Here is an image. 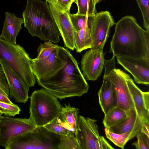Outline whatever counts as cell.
I'll use <instances>...</instances> for the list:
<instances>
[{
  "instance_id": "6da1fadb",
  "label": "cell",
  "mask_w": 149,
  "mask_h": 149,
  "mask_svg": "<svg viewBox=\"0 0 149 149\" xmlns=\"http://www.w3.org/2000/svg\"><path fill=\"white\" fill-rule=\"evenodd\" d=\"M109 52L115 57L149 59V31L144 30L135 18L127 15L116 24Z\"/></svg>"
},
{
  "instance_id": "7a4b0ae2",
  "label": "cell",
  "mask_w": 149,
  "mask_h": 149,
  "mask_svg": "<svg viewBox=\"0 0 149 149\" xmlns=\"http://www.w3.org/2000/svg\"><path fill=\"white\" fill-rule=\"evenodd\" d=\"M36 81L39 86L60 100L80 97L89 88L77 61L70 52L63 67L49 77Z\"/></svg>"
},
{
  "instance_id": "3957f363",
  "label": "cell",
  "mask_w": 149,
  "mask_h": 149,
  "mask_svg": "<svg viewBox=\"0 0 149 149\" xmlns=\"http://www.w3.org/2000/svg\"><path fill=\"white\" fill-rule=\"evenodd\" d=\"M22 15L24 26L32 36L55 43L60 41V33L46 1L27 0Z\"/></svg>"
},
{
  "instance_id": "277c9868",
  "label": "cell",
  "mask_w": 149,
  "mask_h": 149,
  "mask_svg": "<svg viewBox=\"0 0 149 149\" xmlns=\"http://www.w3.org/2000/svg\"><path fill=\"white\" fill-rule=\"evenodd\" d=\"M0 60L6 62L29 88L34 86L32 59L23 47L0 37Z\"/></svg>"
},
{
  "instance_id": "5b68a950",
  "label": "cell",
  "mask_w": 149,
  "mask_h": 149,
  "mask_svg": "<svg viewBox=\"0 0 149 149\" xmlns=\"http://www.w3.org/2000/svg\"><path fill=\"white\" fill-rule=\"evenodd\" d=\"M58 98L42 88L30 97V118L37 127L43 126L60 116L62 107Z\"/></svg>"
},
{
  "instance_id": "8992f818",
  "label": "cell",
  "mask_w": 149,
  "mask_h": 149,
  "mask_svg": "<svg viewBox=\"0 0 149 149\" xmlns=\"http://www.w3.org/2000/svg\"><path fill=\"white\" fill-rule=\"evenodd\" d=\"M61 136L37 127L15 139L6 149H58Z\"/></svg>"
},
{
  "instance_id": "52a82bcc",
  "label": "cell",
  "mask_w": 149,
  "mask_h": 149,
  "mask_svg": "<svg viewBox=\"0 0 149 149\" xmlns=\"http://www.w3.org/2000/svg\"><path fill=\"white\" fill-rule=\"evenodd\" d=\"M103 79L111 82L114 85L117 94V107L127 111L135 109L134 104L129 91L127 81L130 76L115 67V56L113 55L110 59L105 60Z\"/></svg>"
},
{
  "instance_id": "ba28073f",
  "label": "cell",
  "mask_w": 149,
  "mask_h": 149,
  "mask_svg": "<svg viewBox=\"0 0 149 149\" xmlns=\"http://www.w3.org/2000/svg\"><path fill=\"white\" fill-rule=\"evenodd\" d=\"M97 120L79 116L76 137L80 149H114L103 136H100Z\"/></svg>"
},
{
  "instance_id": "9c48e42d",
  "label": "cell",
  "mask_w": 149,
  "mask_h": 149,
  "mask_svg": "<svg viewBox=\"0 0 149 149\" xmlns=\"http://www.w3.org/2000/svg\"><path fill=\"white\" fill-rule=\"evenodd\" d=\"M0 146L5 149L15 139L37 126L29 118L0 116Z\"/></svg>"
},
{
  "instance_id": "30bf717a",
  "label": "cell",
  "mask_w": 149,
  "mask_h": 149,
  "mask_svg": "<svg viewBox=\"0 0 149 149\" xmlns=\"http://www.w3.org/2000/svg\"><path fill=\"white\" fill-rule=\"evenodd\" d=\"M115 24L108 11H101L90 15V29L93 40L92 48L103 49L110 29Z\"/></svg>"
},
{
  "instance_id": "8fae6325",
  "label": "cell",
  "mask_w": 149,
  "mask_h": 149,
  "mask_svg": "<svg viewBox=\"0 0 149 149\" xmlns=\"http://www.w3.org/2000/svg\"><path fill=\"white\" fill-rule=\"evenodd\" d=\"M68 50L57 45L49 56L40 61L32 59V68L36 80L44 79L55 72L65 61Z\"/></svg>"
},
{
  "instance_id": "7c38bea8",
  "label": "cell",
  "mask_w": 149,
  "mask_h": 149,
  "mask_svg": "<svg viewBox=\"0 0 149 149\" xmlns=\"http://www.w3.org/2000/svg\"><path fill=\"white\" fill-rule=\"evenodd\" d=\"M105 61L103 49L91 48L86 51L81 61L82 74L85 79L96 80L102 73Z\"/></svg>"
},
{
  "instance_id": "4fadbf2b",
  "label": "cell",
  "mask_w": 149,
  "mask_h": 149,
  "mask_svg": "<svg viewBox=\"0 0 149 149\" xmlns=\"http://www.w3.org/2000/svg\"><path fill=\"white\" fill-rule=\"evenodd\" d=\"M9 89V96L17 103H25L29 98V87L5 61L0 60Z\"/></svg>"
},
{
  "instance_id": "5bb4252c",
  "label": "cell",
  "mask_w": 149,
  "mask_h": 149,
  "mask_svg": "<svg viewBox=\"0 0 149 149\" xmlns=\"http://www.w3.org/2000/svg\"><path fill=\"white\" fill-rule=\"evenodd\" d=\"M116 58L118 63L132 75L136 83L149 85V58L127 56Z\"/></svg>"
},
{
  "instance_id": "9a60e30c",
  "label": "cell",
  "mask_w": 149,
  "mask_h": 149,
  "mask_svg": "<svg viewBox=\"0 0 149 149\" xmlns=\"http://www.w3.org/2000/svg\"><path fill=\"white\" fill-rule=\"evenodd\" d=\"M64 46L71 50L75 49V38L77 33L70 17V11H63L50 3H48Z\"/></svg>"
},
{
  "instance_id": "2e32d148",
  "label": "cell",
  "mask_w": 149,
  "mask_h": 149,
  "mask_svg": "<svg viewBox=\"0 0 149 149\" xmlns=\"http://www.w3.org/2000/svg\"><path fill=\"white\" fill-rule=\"evenodd\" d=\"M23 23V18L17 17L14 13L6 12L0 37L9 42L17 44V37L22 28Z\"/></svg>"
},
{
  "instance_id": "e0dca14e",
  "label": "cell",
  "mask_w": 149,
  "mask_h": 149,
  "mask_svg": "<svg viewBox=\"0 0 149 149\" xmlns=\"http://www.w3.org/2000/svg\"><path fill=\"white\" fill-rule=\"evenodd\" d=\"M98 95L99 103L104 115L117 107L118 100L115 88L109 81L103 79Z\"/></svg>"
},
{
  "instance_id": "ac0fdd59",
  "label": "cell",
  "mask_w": 149,
  "mask_h": 149,
  "mask_svg": "<svg viewBox=\"0 0 149 149\" xmlns=\"http://www.w3.org/2000/svg\"><path fill=\"white\" fill-rule=\"evenodd\" d=\"M127 112V116L126 118L108 128L110 131L118 134L130 132L136 135L143 123L135 109H131Z\"/></svg>"
},
{
  "instance_id": "d6986e66",
  "label": "cell",
  "mask_w": 149,
  "mask_h": 149,
  "mask_svg": "<svg viewBox=\"0 0 149 149\" xmlns=\"http://www.w3.org/2000/svg\"><path fill=\"white\" fill-rule=\"evenodd\" d=\"M79 109L69 104L62 107L60 116L57 119L64 128L76 135L79 119Z\"/></svg>"
},
{
  "instance_id": "ffe728a7",
  "label": "cell",
  "mask_w": 149,
  "mask_h": 149,
  "mask_svg": "<svg viewBox=\"0 0 149 149\" xmlns=\"http://www.w3.org/2000/svg\"><path fill=\"white\" fill-rule=\"evenodd\" d=\"M127 83L137 115L143 123L149 122V111L145 106L143 91L136 86L131 77L127 80Z\"/></svg>"
},
{
  "instance_id": "44dd1931",
  "label": "cell",
  "mask_w": 149,
  "mask_h": 149,
  "mask_svg": "<svg viewBox=\"0 0 149 149\" xmlns=\"http://www.w3.org/2000/svg\"><path fill=\"white\" fill-rule=\"evenodd\" d=\"M93 40L90 29V16H87L84 24L77 32L75 38V49L77 52L92 47Z\"/></svg>"
},
{
  "instance_id": "7402d4cb",
  "label": "cell",
  "mask_w": 149,
  "mask_h": 149,
  "mask_svg": "<svg viewBox=\"0 0 149 149\" xmlns=\"http://www.w3.org/2000/svg\"><path fill=\"white\" fill-rule=\"evenodd\" d=\"M127 116V111L116 107L104 115L103 123L105 128H109L126 118Z\"/></svg>"
},
{
  "instance_id": "603a6c76",
  "label": "cell",
  "mask_w": 149,
  "mask_h": 149,
  "mask_svg": "<svg viewBox=\"0 0 149 149\" xmlns=\"http://www.w3.org/2000/svg\"><path fill=\"white\" fill-rule=\"evenodd\" d=\"M104 131L107 138L115 145L123 149L129 140L136 136V134L130 132L116 134L110 131L106 128H105Z\"/></svg>"
},
{
  "instance_id": "cb8c5ba5",
  "label": "cell",
  "mask_w": 149,
  "mask_h": 149,
  "mask_svg": "<svg viewBox=\"0 0 149 149\" xmlns=\"http://www.w3.org/2000/svg\"><path fill=\"white\" fill-rule=\"evenodd\" d=\"M74 3L77 7V13L89 16L96 13V4L94 0H75Z\"/></svg>"
},
{
  "instance_id": "d4e9b609",
  "label": "cell",
  "mask_w": 149,
  "mask_h": 149,
  "mask_svg": "<svg viewBox=\"0 0 149 149\" xmlns=\"http://www.w3.org/2000/svg\"><path fill=\"white\" fill-rule=\"evenodd\" d=\"M58 148V149H80L75 134L70 131L66 136H61Z\"/></svg>"
},
{
  "instance_id": "484cf974",
  "label": "cell",
  "mask_w": 149,
  "mask_h": 149,
  "mask_svg": "<svg viewBox=\"0 0 149 149\" xmlns=\"http://www.w3.org/2000/svg\"><path fill=\"white\" fill-rule=\"evenodd\" d=\"M50 41H46L40 43L37 49V57L32 59L36 61H40L47 58L56 47L57 45Z\"/></svg>"
},
{
  "instance_id": "4316f807",
  "label": "cell",
  "mask_w": 149,
  "mask_h": 149,
  "mask_svg": "<svg viewBox=\"0 0 149 149\" xmlns=\"http://www.w3.org/2000/svg\"><path fill=\"white\" fill-rule=\"evenodd\" d=\"M43 126L49 131L60 136H66L70 132L60 124L57 118Z\"/></svg>"
},
{
  "instance_id": "83f0119b",
  "label": "cell",
  "mask_w": 149,
  "mask_h": 149,
  "mask_svg": "<svg viewBox=\"0 0 149 149\" xmlns=\"http://www.w3.org/2000/svg\"><path fill=\"white\" fill-rule=\"evenodd\" d=\"M141 10L144 25L146 30L149 31V0H136Z\"/></svg>"
},
{
  "instance_id": "f1b7e54d",
  "label": "cell",
  "mask_w": 149,
  "mask_h": 149,
  "mask_svg": "<svg viewBox=\"0 0 149 149\" xmlns=\"http://www.w3.org/2000/svg\"><path fill=\"white\" fill-rule=\"evenodd\" d=\"M69 15L72 24L77 33L83 26L87 16L77 13L74 14H71L70 13Z\"/></svg>"
},
{
  "instance_id": "f546056e",
  "label": "cell",
  "mask_w": 149,
  "mask_h": 149,
  "mask_svg": "<svg viewBox=\"0 0 149 149\" xmlns=\"http://www.w3.org/2000/svg\"><path fill=\"white\" fill-rule=\"evenodd\" d=\"M136 136L137 141L133 143V145L138 149H149V136L141 133L140 131Z\"/></svg>"
},
{
  "instance_id": "4dcf8cb0",
  "label": "cell",
  "mask_w": 149,
  "mask_h": 149,
  "mask_svg": "<svg viewBox=\"0 0 149 149\" xmlns=\"http://www.w3.org/2000/svg\"><path fill=\"white\" fill-rule=\"evenodd\" d=\"M75 0H46L47 2H49L56 6L61 10L64 11H70L72 3Z\"/></svg>"
},
{
  "instance_id": "1f68e13d",
  "label": "cell",
  "mask_w": 149,
  "mask_h": 149,
  "mask_svg": "<svg viewBox=\"0 0 149 149\" xmlns=\"http://www.w3.org/2000/svg\"><path fill=\"white\" fill-rule=\"evenodd\" d=\"M0 107L6 111V116H14L19 114L21 111L19 107L14 104H9L0 101Z\"/></svg>"
},
{
  "instance_id": "d6a6232c",
  "label": "cell",
  "mask_w": 149,
  "mask_h": 149,
  "mask_svg": "<svg viewBox=\"0 0 149 149\" xmlns=\"http://www.w3.org/2000/svg\"><path fill=\"white\" fill-rule=\"evenodd\" d=\"M0 93L9 96V89L3 70L0 64Z\"/></svg>"
},
{
  "instance_id": "836d02e7",
  "label": "cell",
  "mask_w": 149,
  "mask_h": 149,
  "mask_svg": "<svg viewBox=\"0 0 149 149\" xmlns=\"http://www.w3.org/2000/svg\"><path fill=\"white\" fill-rule=\"evenodd\" d=\"M144 102L146 109L149 111V92H143Z\"/></svg>"
},
{
  "instance_id": "e575fe53",
  "label": "cell",
  "mask_w": 149,
  "mask_h": 149,
  "mask_svg": "<svg viewBox=\"0 0 149 149\" xmlns=\"http://www.w3.org/2000/svg\"><path fill=\"white\" fill-rule=\"evenodd\" d=\"M149 122H146L143 123L140 132L144 134L149 136Z\"/></svg>"
},
{
  "instance_id": "d590c367",
  "label": "cell",
  "mask_w": 149,
  "mask_h": 149,
  "mask_svg": "<svg viewBox=\"0 0 149 149\" xmlns=\"http://www.w3.org/2000/svg\"><path fill=\"white\" fill-rule=\"evenodd\" d=\"M0 101L4 102L9 104H13L10 101L8 97L5 96L0 93Z\"/></svg>"
},
{
  "instance_id": "8d00e7d4",
  "label": "cell",
  "mask_w": 149,
  "mask_h": 149,
  "mask_svg": "<svg viewBox=\"0 0 149 149\" xmlns=\"http://www.w3.org/2000/svg\"><path fill=\"white\" fill-rule=\"evenodd\" d=\"M0 113H2L5 116H6L7 112L4 109L0 107Z\"/></svg>"
},
{
  "instance_id": "74e56055",
  "label": "cell",
  "mask_w": 149,
  "mask_h": 149,
  "mask_svg": "<svg viewBox=\"0 0 149 149\" xmlns=\"http://www.w3.org/2000/svg\"><path fill=\"white\" fill-rule=\"evenodd\" d=\"M102 0H94L95 3L96 4Z\"/></svg>"
},
{
  "instance_id": "f35d334b",
  "label": "cell",
  "mask_w": 149,
  "mask_h": 149,
  "mask_svg": "<svg viewBox=\"0 0 149 149\" xmlns=\"http://www.w3.org/2000/svg\"><path fill=\"white\" fill-rule=\"evenodd\" d=\"M3 114L2 113H0V116L2 115Z\"/></svg>"
},
{
  "instance_id": "ab89813d",
  "label": "cell",
  "mask_w": 149,
  "mask_h": 149,
  "mask_svg": "<svg viewBox=\"0 0 149 149\" xmlns=\"http://www.w3.org/2000/svg\"></svg>"
}]
</instances>
